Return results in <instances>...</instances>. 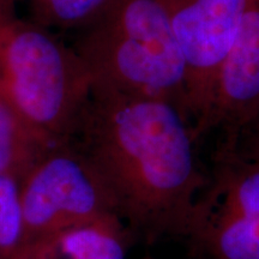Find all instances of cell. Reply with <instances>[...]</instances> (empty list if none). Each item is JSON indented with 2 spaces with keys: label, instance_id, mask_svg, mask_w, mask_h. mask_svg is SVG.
<instances>
[{
  "label": "cell",
  "instance_id": "6da1fadb",
  "mask_svg": "<svg viewBox=\"0 0 259 259\" xmlns=\"http://www.w3.org/2000/svg\"><path fill=\"white\" fill-rule=\"evenodd\" d=\"M70 142L106 186L130 233H185L206 173L191 120L173 103L93 84Z\"/></svg>",
  "mask_w": 259,
  "mask_h": 259
},
{
  "label": "cell",
  "instance_id": "7a4b0ae2",
  "mask_svg": "<svg viewBox=\"0 0 259 259\" xmlns=\"http://www.w3.org/2000/svg\"><path fill=\"white\" fill-rule=\"evenodd\" d=\"M73 48L93 84L164 100L191 120L186 64L160 0H119L96 23L79 31Z\"/></svg>",
  "mask_w": 259,
  "mask_h": 259
},
{
  "label": "cell",
  "instance_id": "3957f363",
  "mask_svg": "<svg viewBox=\"0 0 259 259\" xmlns=\"http://www.w3.org/2000/svg\"><path fill=\"white\" fill-rule=\"evenodd\" d=\"M93 78L73 46L15 17L0 24V96L52 144L69 142Z\"/></svg>",
  "mask_w": 259,
  "mask_h": 259
},
{
  "label": "cell",
  "instance_id": "277c9868",
  "mask_svg": "<svg viewBox=\"0 0 259 259\" xmlns=\"http://www.w3.org/2000/svg\"><path fill=\"white\" fill-rule=\"evenodd\" d=\"M183 236L196 259H259V161L220 138Z\"/></svg>",
  "mask_w": 259,
  "mask_h": 259
},
{
  "label": "cell",
  "instance_id": "5b68a950",
  "mask_svg": "<svg viewBox=\"0 0 259 259\" xmlns=\"http://www.w3.org/2000/svg\"><path fill=\"white\" fill-rule=\"evenodd\" d=\"M24 244L116 215L94 168L71 142L53 145L19 183Z\"/></svg>",
  "mask_w": 259,
  "mask_h": 259
},
{
  "label": "cell",
  "instance_id": "8992f818",
  "mask_svg": "<svg viewBox=\"0 0 259 259\" xmlns=\"http://www.w3.org/2000/svg\"><path fill=\"white\" fill-rule=\"evenodd\" d=\"M186 64L193 128L203 118L216 74L240 24L247 0H160Z\"/></svg>",
  "mask_w": 259,
  "mask_h": 259
},
{
  "label": "cell",
  "instance_id": "52a82bcc",
  "mask_svg": "<svg viewBox=\"0 0 259 259\" xmlns=\"http://www.w3.org/2000/svg\"><path fill=\"white\" fill-rule=\"evenodd\" d=\"M259 114V0H247L240 24L216 74L208 107L194 127L235 137Z\"/></svg>",
  "mask_w": 259,
  "mask_h": 259
},
{
  "label": "cell",
  "instance_id": "ba28073f",
  "mask_svg": "<svg viewBox=\"0 0 259 259\" xmlns=\"http://www.w3.org/2000/svg\"><path fill=\"white\" fill-rule=\"evenodd\" d=\"M128 234L121 220L111 215L74 227L47 241L54 259H125Z\"/></svg>",
  "mask_w": 259,
  "mask_h": 259
},
{
  "label": "cell",
  "instance_id": "9c48e42d",
  "mask_svg": "<svg viewBox=\"0 0 259 259\" xmlns=\"http://www.w3.org/2000/svg\"><path fill=\"white\" fill-rule=\"evenodd\" d=\"M53 145L0 96V177L21 183Z\"/></svg>",
  "mask_w": 259,
  "mask_h": 259
},
{
  "label": "cell",
  "instance_id": "30bf717a",
  "mask_svg": "<svg viewBox=\"0 0 259 259\" xmlns=\"http://www.w3.org/2000/svg\"><path fill=\"white\" fill-rule=\"evenodd\" d=\"M119 0H31V21L48 29L83 30L101 19Z\"/></svg>",
  "mask_w": 259,
  "mask_h": 259
},
{
  "label": "cell",
  "instance_id": "8fae6325",
  "mask_svg": "<svg viewBox=\"0 0 259 259\" xmlns=\"http://www.w3.org/2000/svg\"><path fill=\"white\" fill-rule=\"evenodd\" d=\"M23 244L19 183L0 177V259H11Z\"/></svg>",
  "mask_w": 259,
  "mask_h": 259
},
{
  "label": "cell",
  "instance_id": "7c38bea8",
  "mask_svg": "<svg viewBox=\"0 0 259 259\" xmlns=\"http://www.w3.org/2000/svg\"><path fill=\"white\" fill-rule=\"evenodd\" d=\"M227 139L242 154L259 161V114L235 137H221Z\"/></svg>",
  "mask_w": 259,
  "mask_h": 259
},
{
  "label": "cell",
  "instance_id": "4fadbf2b",
  "mask_svg": "<svg viewBox=\"0 0 259 259\" xmlns=\"http://www.w3.org/2000/svg\"><path fill=\"white\" fill-rule=\"evenodd\" d=\"M11 259H54L48 241H36L23 244Z\"/></svg>",
  "mask_w": 259,
  "mask_h": 259
},
{
  "label": "cell",
  "instance_id": "5bb4252c",
  "mask_svg": "<svg viewBox=\"0 0 259 259\" xmlns=\"http://www.w3.org/2000/svg\"><path fill=\"white\" fill-rule=\"evenodd\" d=\"M14 4L15 3L12 0H0V24L15 17Z\"/></svg>",
  "mask_w": 259,
  "mask_h": 259
},
{
  "label": "cell",
  "instance_id": "9a60e30c",
  "mask_svg": "<svg viewBox=\"0 0 259 259\" xmlns=\"http://www.w3.org/2000/svg\"><path fill=\"white\" fill-rule=\"evenodd\" d=\"M12 2H14V3H15V2H18V0H12ZM29 2H31V0H29Z\"/></svg>",
  "mask_w": 259,
  "mask_h": 259
}]
</instances>
